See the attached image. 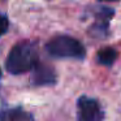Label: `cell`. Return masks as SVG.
Here are the masks:
<instances>
[{
	"mask_svg": "<svg viewBox=\"0 0 121 121\" xmlns=\"http://www.w3.org/2000/svg\"><path fill=\"white\" fill-rule=\"evenodd\" d=\"M37 63L38 52L35 44L30 42H20L8 53L5 69L11 74H22L31 70Z\"/></svg>",
	"mask_w": 121,
	"mask_h": 121,
	"instance_id": "1",
	"label": "cell"
},
{
	"mask_svg": "<svg viewBox=\"0 0 121 121\" xmlns=\"http://www.w3.org/2000/svg\"><path fill=\"white\" fill-rule=\"evenodd\" d=\"M46 50L52 57L57 59H78L82 60L86 55L85 47L79 40L68 35H59L51 39Z\"/></svg>",
	"mask_w": 121,
	"mask_h": 121,
	"instance_id": "2",
	"label": "cell"
},
{
	"mask_svg": "<svg viewBox=\"0 0 121 121\" xmlns=\"http://www.w3.org/2000/svg\"><path fill=\"white\" fill-rule=\"evenodd\" d=\"M78 121H104V112L95 99L81 96L77 102Z\"/></svg>",
	"mask_w": 121,
	"mask_h": 121,
	"instance_id": "3",
	"label": "cell"
},
{
	"mask_svg": "<svg viewBox=\"0 0 121 121\" xmlns=\"http://www.w3.org/2000/svg\"><path fill=\"white\" fill-rule=\"evenodd\" d=\"M31 70V82L35 86H51V85L56 83L57 77H56L53 68H51L50 65L37 63Z\"/></svg>",
	"mask_w": 121,
	"mask_h": 121,
	"instance_id": "4",
	"label": "cell"
},
{
	"mask_svg": "<svg viewBox=\"0 0 121 121\" xmlns=\"http://www.w3.org/2000/svg\"><path fill=\"white\" fill-rule=\"evenodd\" d=\"M117 59V51L112 47H104L102 50H99L96 55V60L99 64L105 66H111Z\"/></svg>",
	"mask_w": 121,
	"mask_h": 121,
	"instance_id": "5",
	"label": "cell"
},
{
	"mask_svg": "<svg viewBox=\"0 0 121 121\" xmlns=\"http://www.w3.org/2000/svg\"><path fill=\"white\" fill-rule=\"evenodd\" d=\"M3 118L5 121H34L33 117L27 112L22 111L21 108H16V109H11L3 115Z\"/></svg>",
	"mask_w": 121,
	"mask_h": 121,
	"instance_id": "6",
	"label": "cell"
},
{
	"mask_svg": "<svg viewBox=\"0 0 121 121\" xmlns=\"http://www.w3.org/2000/svg\"><path fill=\"white\" fill-rule=\"evenodd\" d=\"M9 27V21H8V17L5 14H1L0 13V38L3 37L4 34L7 33Z\"/></svg>",
	"mask_w": 121,
	"mask_h": 121,
	"instance_id": "7",
	"label": "cell"
},
{
	"mask_svg": "<svg viewBox=\"0 0 121 121\" xmlns=\"http://www.w3.org/2000/svg\"><path fill=\"white\" fill-rule=\"evenodd\" d=\"M99 1H118V0H99Z\"/></svg>",
	"mask_w": 121,
	"mask_h": 121,
	"instance_id": "8",
	"label": "cell"
},
{
	"mask_svg": "<svg viewBox=\"0 0 121 121\" xmlns=\"http://www.w3.org/2000/svg\"><path fill=\"white\" fill-rule=\"evenodd\" d=\"M0 77H1V70H0Z\"/></svg>",
	"mask_w": 121,
	"mask_h": 121,
	"instance_id": "9",
	"label": "cell"
}]
</instances>
